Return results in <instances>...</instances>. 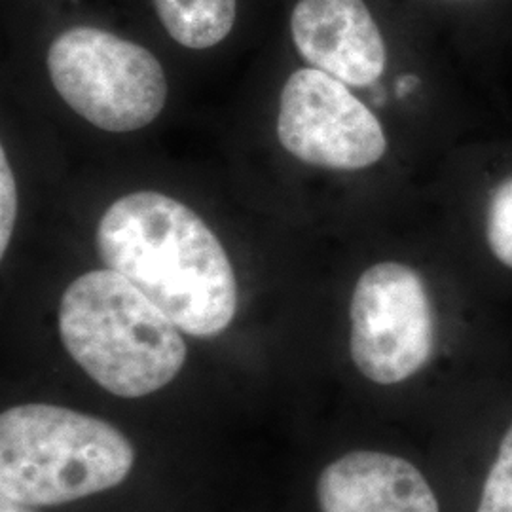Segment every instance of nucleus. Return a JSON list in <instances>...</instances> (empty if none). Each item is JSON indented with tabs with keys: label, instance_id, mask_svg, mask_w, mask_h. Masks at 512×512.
Listing matches in <instances>:
<instances>
[{
	"label": "nucleus",
	"instance_id": "39448f33",
	"mask_svg": "<svg viewBox=\"0 0 512 512\" xmlns=\"http://www.w3.org/2000/svg\"><path fill=\"white\" fill-rule=\"evenodd\" d=\"M351 359L370 382L401 384L429 363L435 313L421 275L401 262L370 266L351 296Z\"/></svg>",
	"mask_w": 512,
	"mask_h": 512
},
{
	"label": "nucleus",
	"instance_id": "f8f14e48",
	"mask_svg": "<svg viewBox=\"0 0 512 512\" xmlns=\"http://www.w3.org/2000/svg\"><path fill=\"white\" fill-rule=\"evenodd\" d=\"M19 196L16 175L8 162L6 148H0V256L4 258L18 222Z\"/></svg>",
	"mask_w": 512,
	"mask_h": 512
},
{
	"label": "nucleus",
	"instance_id": "9b49d317",
	"mask_svg": "<svg viewBox=\"0 0 512 512\" xmlns=\"http://www.w3.org/2000/svg\"><path fill=\"white\" fill-rule=\"evenodd\" d=\"M476 512H512V425L499 444Z\"/></svg>",
	"mask_w": 512,
	"mask_h": 512
},
{
	"label": "nucleus",
	"instance_id": "20e7f679",
	"mask_svg": "<svg viewBox=\"0 0 512 512\" xmlns=\"http://www.w3.org/2000/svg\"><path fill=\"white\" fill-rule=\"evenodd\" d=\"M48 74L78 116L110 133L147 128L167 103L169 84L158 57L101 27L76 25L57 35Z\"/></svg>",
	"mask_w": 512,
	"mask_h": 512
},
{
	"label": "nucleus",
	"instance_id": "0eeeda50",
	"mask_svg": "<svg viewBox=\"0 0 512 512\" xmlns=\"http://www.w3.org/2000/svg\"><path fill=\"white\" fill-rule=\"evenodd\" d=\"M291 37L313 69L353 88H366L384 74V35L365 0H298Z\"/></svg>",
	"mask_w": 512,
	"mask_h": 512
},
{
	"label": "nucleus",
	"instance_id": "f03ea898",
	"mask_svg": "<svg viewBox=\"0 0 512 512\" xmlns=\"http://www.w3.org/2000/svg\"><path fill=\"white\" fill-rule=\"evenodd\" d=\"M57 325L76 365L116 397L152 395L186 363L181 329L110 268L74 279L61 296Z\"/></svg>",
	"mask_w": 512,
	"mask_h": 512
},
{
	"label": "nucleus",
	"instance_id": "7ed1b4c3",
	"mask_svg": "<svg viewBox=\"0 0 512 512\" xmlns=\"http://www.w3.org/2000/svg\"><path fill=\"white\" fill-rule=\"evenodd\" d=\"M135 450L114 425L55 404L0 416V497L54 507L107 492L131 473Z\"/></svg>",
	"mask_w": 512,
	"mask_h": 512
},
{
	"label": "nucleus",
	"instance_id": "1a4fd4ad",
	"mask_svg": "<svg viewBox=\"0 0 512 512\" xmlns=\"http://www.w3.org/2000/svg\"><path fill=\"white\" fill-rule=\"evenodd\" d=\"M167 35L188 50H209L234 29L238 0H152Z\"/></svg>",
	"mask_w": 512,
	"mask_h": 512
},
{
	"label": "nucleus",
	"instance_id": "f257e3e1",
	"mask_svg": "<svg viewBox=\"0 0 512 512\" xmlns=\"http://www.w3.org/2000/svg\"><path fill=\"white\" fill-rule=\"evenodd\" d=\"M97 253L164 311L179 329L213 338L238 311L232 260L205 220L183 202L131 192L109 205L97 224Z\"/></svg>",
	"mask_w": 512,
	"mask_h": 512
},
{
	"label": "nucleus",
	"instance_id": "ddd939ff",
	"mask_svg": "<svg viewBox=\"0 0 512 512\" xmlns=\"http://www.w3.org/2000/svg\"><path fill=\"white\" fill-rule=\"evenodd\" d=\"M0 512H35L33 507L29 505H23L18 501H12V499H4L0 497Z\"/></svg>",
	"mask_w": 512,
	"mask_h": 512
},
{
	"label": "nucleus",
	"instance_id": "423d86ee",
	"mask_svg": "<svg viewBox=\"0 0 512 512\" xmlns=\"http://www.w3.org/2000/svg\"><path fill=\"white\" fill-rule=\"evenodd\" d=\"M277 137L302 164L359 171L378 164L387 137L378 116L348 84L319 69L294 71L279 97Z\"/></svg>",
	"mask_w": 512,
	"mask_h": 512
},
{
	"label": "nucleus",
	"instance_id": "9d476101",
	"mask_svg": "<svg viewBox=\"0 0 512 512\" xmlns=\"http://www.w3.org/2000/svg\"><path fill=\"white\" fill-rule=\"evenodd\" d=\"M486 238L495 258L512 270V177L497 184L490 196Z\"/></svg>",
	"mask_w": 512,
	"mask_h": 512
},
{
	"label": "nucleus",
	"instance_id": "6e6552de",
	"mask_svg": "<svg viewBox=\"0 0 512 512\" xmlns=\"http://www.w3.org/2000/svg\"><path fill=\"white\" fill-rule=\"evenodd\" d=\"M321 512H440L420 471L384 452H351L323 469L317 480Z\"/></svg>",
	"mask_w": 512,
	"mask_h": 512
}]
</instances>
